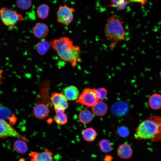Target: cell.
Masks as SVG:
<instances>
[{
	"instance_id": "obj_1",
	"label": "cell",
	"mask_w": 161,
	"mask_h": 161,
	"mask_svg": "<svg viewBox=\"0 0 161 161\" xmlns=\"http://www.w3.org/2000/svg\"><path fill=\"white\" fill-rule=\"evenodd\" d=\"M49 43L58 57L61 60L70 63L73 68L81 61L80 47L74 45L73 41L68 37H60L51 40Z\"/></svg>"
},
{
	"instance_id": "obj_2",
	"label": "cell",
	"mask_w": 161,
	"mask_h": 161,
	"mask_svg": "<svg viewBox=\"0 0 161 161\" xmlns=\"http://www.w3.org/2000/svg\"><path fill=\"white\" fill-rule=\"evenodd\" d=\"M134 137L139 140H161V117L151 116L143 121L137 128Z\"/></svg>"
},
{
	"instance_id": "obj_3",
	"label": "cell",
	"mask_w": 161,
	"mask_h": 161,
	"mask_svg": "<svg viewBox=\"0 0 161 161\" xmlns=\"http://www.w3.org/2000/svg\"><path fill=\"white\" fill-rule=\"evenodd\" d=\"M106 36L112 42L110 47L114 48L119 42L126 40L125 30L120 19L114 15L107 20L104 28Z\"/></svg>"
},
{
	"instance_id": "obj_4",
	"label": "cell",
	"mask_w": 161,
	"mask_h": 161,
	"mask_svg": "<svg viewBox=\"0 0 161 161\" xmlns=\"http://www.w3.org/2000/svg\"><path fill=\"white\" fill-rule=\"evenodd\" d=\"M100 100L97 89L85 88L75 103H80L89 107H92Z\"/></svg>"
},
{
	"instance_id": "obj_5",
	"label": "cell",
	"mask_w": 161,
	"mask_h": 161,
	"mask_svg": "<svg viewBox=\"0 0 161 161\" xmlns=\"http://www.w3.org/2000/svg\"><path fill=\"white\" fill-rule=\"evenodd\" d=\"M0 17L4 24L7 26H13L23 18L22 15L16 10L4 7L0 9Z\"/></svg>"
},
{
	"instance_id": "obj_6",
	"label": "cell",
	"mask_w": 161,
	"mask_h": 161,
	"mask_svg": "<svg viewBox=\"0 0 161 161\" xmlns=\"http://www.w3.org/2000/svg\"><path fill=\"white\" fill-rule=\"evenodd\" d=\"M74 8L66 4L60 5L57 12V20L64 26H67L71 23L73 19Z\"/></svg>"
},
{
	"instance_id": "obj_7",
	"label": "cell",
	"mask_w": 161,
	"mask_h": 161,
	"mask_svg": "<svg viewBox=\"0 0 161 161\" xmlns=\"http://www.w3.org/2000/svg\"><path fill=\"white\" fill-rule=\"evenodd\" d=\"M13 137L22 139L28 142L29 140L17 131L7 122L0 119V137Z\"/></svg>"
},
{
	"instance_id": "obj_8",
	"label": "cell",
	"mask_w": 161,
	"mask_h": 161,
	"mask_svg": "<svg viewBox=\"0 0 161 161\" xmlns=\"http://www.w3.org/2000/svg\"><path fill=\"white\" fill-rule=\"evenodd\" d=\"M30 161H54L53 152L48 149L44 151H32L29 154Z\"/></svg>"
},
{
	"instance_id": "obj_9",
	"label": "cell",
	"mask_w": 161,
	"mask_h": 161,
	"mask_svg": "<svg viewBox=\"0 0 161 161\" xmlns=\"http://www.w3.org/2000/svg\"><path fill=\"white\" fill-rule=\"evenodd\" d=\"M50 99L54 108L61 107L66 110L68 107V100L62 93L53 92Z\"/></svg>"
},
{
	"instance_id": "obj_10",
	"label": "cell",
	"mask_w": 161,
	"mask_h": 161,
	"mask_svg": "<svg viewBox=\"0 0 161 161\" xmlns=\"http://www.w3.org/2000/svg\"><path fill=\"white\" fill-rule=\"evenodd\" d=\"M133 150L131 145L128 143H125L120 144L117 150V154L120 158L128 160L132 156Z\"/></svg>"
},
{
	"instance_id": "obj_11",
	"label": "cell",
	"mask_w": 161,
	"mask_h": 161,
	"mask_svg": "<svg viewBox=\"0 0 161 161\" xmlns=\"http://www.w3.org/2000/svg\"><path fill=\"white\" fill-rule=\"evenodd\" d=\"M49 29L45 24L39 22L36 23L32 29V32L35 36L38 38L46 37L48 34Z\"/></svg>"
},
{
	"instance_id": "obj_12",
	"label": "cell",
	"mask_w": 161,
	"mask_h": 161,
	"mask_svg": "<svg viewBox=\"0 0 161 161\" xmlns=\"http://www.w3.org/2000/svg\"><path fill=\"white\" fill-rule=\"evenodd\" d=\"M35 117L39 119H43L47 117L49 113V108L45 104L39 103L36 105L33 109Z\"/></svg>"
},
{
	"instance_id": "obj_13",
	"label": "cell",
	"mask_w": 161,
	"mask_h": 161,
	"mask_svg": "<svg viewBox=\"0 0 161 161\" xmlns=\"http://www.w3.org/2000/svg\"><path fill=\"white\" fill-rule=\"evenodd\" d=\"M63 94L69 100H77L80 95L79 91L75 86L70 85L66 87L64 90Z\"/></svg>"
},
{
	"instance_id": "obj_14",
	"label": "cell",
	"mask_w": 161,
	"mask_h": 161,
	"mask_svg": "<svg viewBox=\"0 0 161 161\" xmlns=\"http://www.w3.org/2000/svg\"><path fill=\"white\" fill-rule=\"evenodd\" d=\"M108 109L106 104L102 100H99L92 107V113L97 116L104 115Z\"/></svg>"
},
{
	"instance_id": "obj_15",
	"label": "cell",
	"mask_w": 161,
	"mask_h": 161,
	"mask_svg": "<svg viewBox=\"0 0 161 161\" xmlns=\"http://www.w3.org/2000/svg\"><path fill=\"white\" fill-rule=\"evenodd\" d=\"M55 114L54 120L58 124L63 125L67 122V117L65 113V109L61 107L54 108Z\"/></svg>"
},
{
	"instance_id": "obj_16",
	"label": "cell",
	"mask_w": 161,
	"mask_h": 161,
	"mask_svg": "<svg viewBox=\"0 0 161 161\" xmlns=\"http://www.w3.org/2000/svg\"><path fill=\"white\" fill-rule=\"evenodd\" d=\"M148 104L152 109L157 110L161 108V95L158 93L152 94L148 100Z\"/></svg>"
},
{
	"instance_id": "obj_17",
	"label": "cell",
	"mask_w": 161,
	"mask_h": 161,
	"mask_svg": "<svg viewBox=\"0 0 161 161\" xmlns=\"http://www.w3.org/2000/svg\"><path fill=\"white\" fill-rule=\"evenodd\" d=\"M27 142L22 139H18L14 143L13 148L18 153L24 154L28 150Z\"/></svg>"
},
{
	"instance_id": "obj_18",
	"label": "cell",
	"mask_w": 161,
	"mask_h": 161,
	"mask_svg": "<svg viewBox=\"0 0 161 161\" xmlns=\"http://www.w3.org/2000/svg\"><path fill=\"white\" fill-rule=\"evenodd\" d=\"M82 134L83 139L85 141L91 142L95 139L97 136V133L94 128L88 127L82 131Z\"/></svg>"
},
{
	"instance_id": "obj_19",
	"label": "cell",
	"mask_w": 161,
	"mask_h": 161,
	"mask_svg": "<svg viewBox=\"0 0 161 161\" xmlns=\"http://www.w3.org/2000/svg\"><path fill=\"white\" fill-rule=\"evenodd\" d=\"M93 117L92 113L88 110H83L80 112L79 114V121L84 124L90 123Z\"/></svg>"
},
{
	"instance_id": "obj_20",
	"label": "cell",
	"mask_w": 161,
	"mask_h": 161,
	"mask_svg": "<svg viewBox=\"0 0 161 161\" xmlns=\"http://www.w3.org/2000/svg\"><path fill=\"white\" fill-rule=\"evenodd\" d=\"M49 7L48 5L45 4L40 5L37 8L36 11L37 16L40 19H45L49 15Z\"/></svg>"
},
{
	"instance_id": "obj_21",
	"label": "cell",
	"mask_w": 161,
	"mask_h": 161,
	"mask_svg": "<svg viewBox=\"0 0 161 161\" xmlns=\"http://www.w3.org/2000/svg\"><path fill=\"white\" fill-rule=\"evenodd\" d=\"M51 46L50 43L46 40L39 42L37 44L36 49L37 52L40 55L45 54L49 50Z\"/></svg>"
},
{
	"instance_id": "obj_22",
	"label": "cell",
	"mask_w": 161,
	"mask_h": 161,
	"mask_svg": "<svg viewBox=\"0 0 161 161\" xmlns=\"http://www.w3.org/2000/svg\"><path fill=\"white\" fill-rule=\"evenodd\" d=\"M99 148L101 151L105 153L110 152L112 149V146L110 141L106 139H103L99 142Z\"/></svg>"
},
{
	"instance_id": "obj_23",
	"label": "cell",
	"mask_w": 161,
	"mask_h": 161,
	"mask_svg": "<svg viewBox=\"0 0 161 161\" xmlns=\"http://www.w3.org/2000/svg\"><path fill=\"white\" fill-rule=\"evenodd\" d=\"M110 2L109 6L114 7L118 10H124L128 2L126 0H110Z\"/></svg>"
},
{
	"instance_id": "obj_24",
	"label": "cell",
	"mask_w": 161,
	"mask_h": 161,
	"mask_svg": "<svg viewBox=\"0 0 161 161\" xmlns=\"http://www.w3.org/2000/svg\"><path fill=\"white\" fill-rule=\"evenodd\" d=\"M16 4L19 9L26 10L31 6L32 1V0H16Z\"/></svg>"
},
{
	"instance_id": "obj_25",
	"label": "cell",
	"mask_w": 161,
	"mask_h": 161,
	"mask_svg": "<svg viewBox=\"0 0 161 161\" xmlns=\"http://www.w3.org/2000/svg\"><path fill=\"white\" fill-rule=\"evenodd\" d=\"M118 135L121 137H126L129 134V131L128 128L124 126L119 127L117 129Z\"/></svg>"
},
{
	"instance_id": "obj_26",
	"label": "cell",
	"mask_w": 161,
	"mask_h": 161,
	"mask_svg": "<svg viewBox=\"0 0 161 161\" xmlns=\"http://www.w3.org/2000/svg\"><path fill=\"white\" fill-rule=\"evenodd\" d=\"M98 92L100 100H103L106 98L107 91L104 87L100 88L97 89Z\"/></svg>"
},
{
	"instance_id": "obj_27",
	"label": "cell",
	"mask_w": 161,
	"mask_h": 161,
	"mask_svg": "<svg viewBox=\"0 0 161 161\" xmlns=\"http://www.w3.org/2000/svg\"><path fill=\"white\" fill-rule=\"evenodd\" d=\"M128 3L137 2L142 5H144L147 4V0H129Z\"/></svg>"
},
{
	"instance_id": "obj_28",
	"label": "cell",
	"mask_w": 161,
	"mask_h": 161,
	"mask_svg": "<svg viewBox=\"0 0 161 161\" xmlns=\"http://www.w3.org/2000/svg\"><path fill=\"white\" fill-rule=\"evenodd\" d=\"M113 157L112 156L109 154H106L104 158V161H112Z\"/></svg>"
},
{
	"instance_id": "obj_29",
	"label": "cell",
	"mask_w": 161,
	"mask_h": 161,
	"mask_svg": "<svg viewBox=\"0 0 161 161\" xmlns=\"http://www.w3.org/2000/svg\"><path fill=\"white\" fill-rule=\"evenodd\" d=\"M19 161H25V159L24 158H21L19 160Z\"/></svg>"
},
{
	"instance_id": "obj_30",
	"label": "cell",
	"mask_w": 161,
	"mask_h": 161,
	"mask_svg": "<svg viewBox=\"0 0 161 161\" xmlns=\"http://www.w3.org/2000/svg\"></svg>"
}]
</instances>
